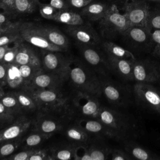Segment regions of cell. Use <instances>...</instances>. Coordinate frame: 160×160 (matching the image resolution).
Returning a JSON list of instances; mask_svg holds the SVG:
<instances>
[{"mask_svg":"<svg viewBox=\"0 0 160 160\" xmlns=\"http://www.w3.org/2000/svg\"><path fill=\"white\" fill-rule=\"evenodd\" d=\"M68 74L74 85L84 93L97 97L102 94L101 79L86 68L74 62L68 61L66 68Z\"/></svg>","mask_w":160,"mask_h":160,"instance_id":"6da1fadb","label":"cell"},{"mask_svg":"<svg viewBox=\"0 0 160 160\" xmlns=\"http://www.w3.org/2000/svg\"><path fill=\"white\" fill-rule=\"evenodd\" d=\"M121 37L124 47L132 53L152 52L155 46L151 31L147 26H130Z\"/></svg>","mask_w":160,"mask_h":160,"instance_id":"7a4b0ae2","label":"cell"},{"mask_svg":"<svg viewBox=\"0 0 160 160\" xmlns=\"http://www.w3.org/2000/svg\"><path fill=\"white\" fill-rule=\"evenodd\" d=\"M97 119L114 131L121 139L132 136L134 132L135 124L125 114L106 107H101Z\"/></svg>","mask_w":160,"mask_h":160,"instance_id":"3957f363","label":"cell"},{"mask_svg":"<svg viewBox=\"0 0 160 160\" xmlns=\"http://www.w3.org/2000/svg\"><path fill=\"white\" fill-rule=\"evenodd\" d=\"M130 26L125 14H120L111 6L99 22L101 36L110 41L121 36Z\"/></svg>","mask_w":160,"mask_h":160,"instance_id":"277c9868","label":"cell"},{"mask_svg":"<svg viewBox=\"0 0 160 160\" xmlns=\"http://www.w3.org/2000/svg\"><path fill=\"white\" fill-rule=\"evenodd\" d=\"M132 93L139 106L160 114V91L151 83L136 82Z\"/></svg>","mask_w":160,"mask_h":160,"instance_id":"5b68a950","label":"cell"},{"mask_svg":"<svg viewBox=\"0 0 160 160\" xmlns=\"http://www.w3.org/2000/svg\"><path fill=\"white\" fill-rule=\"evenodd\" d=\"M102 93L108 101L117 107H126L131 101V91L124 84L112 79L101 80Z\"/></svg>","mask_w":160,"mask_h":160,"instance_id":"8992f818","label":"cell"},{"mask_svg":"<svg viewBox=\"0 0 160 160\" xmlns=\"http://www.w3.org/2000/svg\"><path fill=\"white\" fill-rule=\"evenodd\" d=\"M159 64L149 58L136 59L133 64L134 81L148 83L160 81Z\"/></svg>","mask_w":160,"mask_h":160,"instance_id":"52a82bcc","label":"cell"},{"mask_svg":"<svg viewBox=\"0 0 160 160\" xmlns=\"http://www.w3.org/2000/svg\"><path fill=\"white\" fill-rule=\"evenodd\" d=\"M18 31L21 40L25 41L31 45L50 51H62L63 49L51 43L42 36L35 29L34 24L31 22L19 23Z\"/></svg>","mask_w":160,"mask_h":160,"instance_id":"ba28073f","label":"cell"},{"mask_svg":"<svg viewBox=\"0 0 160 160\" xmlns=\"http://www.w3.org/2000/svg\"><path fill=\"white\" fill-rule=\"evenodd\" d=\"M66 31L84 46H99L102 42L100 36L89 24L68 26Z\"/></svg>","mask_w":160,"mask_h":160,"instance_id":"9c48e42d","label":"cell"},{"mask_svg":"<svg viewBox=\"0 0 160 160\" xmlns=\"http://www.w3.org/2000/svg\"><path fill=\"white\" fill-rule=\"evenodd\" d=\"M98 46H85L82 48V55L86 62L95 68L97 71L102 76H108L111 72L107 56Z\"/></svg>","mask_w":160,"mask_h":160,"instance_id":"30bf717a","label":"cell"},{"mask_svg":"<svg viewBox=\"0 0 160 160\" xmlns=\"http://www.w3.org/2000/svg\"><path fill=\"white\" fill-rule=\"evenodd\" d=\"M150 10L148 5L142 0H135L125 6V16L131 26H146Z\"/></svg>","mask_w":160,"mask_h":160,"instance_id":"8fae6325","label":"cell"},{"mask_svg":"<svg viewBox=\"0 0 160 160\" xmlns=\"http://www.w3.org/2000/svg\"><path fill=\"white\" fill-rule=\"evenodd\" d=\"M2 10L11 18L32 13L36 8L35 0H0Z\"/></svg>","mask_w":160,"mask_h":160,"instance_id":"7c38bea8","label":"cell"},{"mask_svg":"<svg viewBox=\"0 0 160 160\" xmlns=\"http://www.w3.org/2000/svg\"><path fill=\"white\" fill-rule=\"evenodd\" d=\"M111 72L123 81H134L133 64L136 60L107 57Z\"/></svg>","mask_w":160,"mask_h":160,"instance_id":"4fadbf2b","label":"cell"},{"mask_svg":"<svg viewBox=\"0 0 160 160\" xmlns=\"http://www.w3.org/2000/svg\"><path fill=\"white\" fill-rule=\"evenodd\" d=\"M68 61L64 60L59 54L54 51H46L42 53V66L46 71L61 75H66V68Z\"/></svg>","mask_w":160,"mask_h":160,"instance_id":"5bb4252c","label":"cell"},{"mask_svg":"<svg viewBox=\"0 0 160 160\" xmlns=\"http://www.w3.org/2000/svg\"><path fill=\"white\" fill-rule=\"evenodd\" d=\"M38 72L26 84L29 89H54L58 87L60 82V76L59 74L51 73L44 74Z\"/></svg>","mask_w":160,"mask_h":160,"instance_id":"9a60e30c","label":"cell"},{"mask_svg":"<svg viewBox=\"0 0 160 160\" xmlns=\"http://www.w3.org/2000/svg\"><path fill=\"white\" fill-rule=\"evenodd\" d=\"M76 101L77 106L83 114L97 119L102 106L95 96L82 92L77 97Z\"/></svg>","mask_w":160,"mask_h":160,"instance_id":"2e32d148","label":"cell"},{"mask_svg":"<svg viewBox=\"0 0 160 160\" xmlns=\"http://www.w3.org/2000/svg\"><path fill=\"white\" fill-rule=\"evenodd\" d=\"M14 62L18 65H29L38 71H41L42 63L36 53L29 47L18 44Z\"/></svg>","mask_w":160,"mask_h":160,"instance_id":"e0dca14e","label":"cell"},{"mask_svg":"<svg viewBox=\"0 0 160 160\" xmlns=\"http://www.w3.org/2000/svg\"><path fill=\"white\" fill-rule=\"evenodd\" d=\"M79 126L86 132L100 134L118 141L121 140L120 138L114 131L99 119L81 121L79 122Z\"/></svg>","mask_w":160,"mask_h":160,"instance_id":"ac0fdd59","label":"cell"},{"mask_svg":"<svg viewBox=\"0 0 160 160\" xmlns=\"http://www.w3.org/2000/svg\"><path fill=\"white\" fill-rule=\"evenodd\" d=\"M36 30L51 43L65 49L68 48L69 41L67 38L58 29L48 26L34 24Z\"/></svg>","mask_w":160,"mask_h":160,"instance_id":"d6986e66","label":"cell"},{"mask_svg":"<svg viewBox=\"0 0 160 160\" xmlns=\"http://www.w3.org/2000/svg\"><path fill=\"white\" fill-rule=\"evenodd\" d=\"M100 46L107 57L128 59L131 60H135L136 59V56L132 52L124 47L116 44L112 41H102Z\"/></svg>","mask_w":160,"mask_h":160,"instance_id":"ffe728a7","label":"cell"},{"mask_svg":"<svg viewBox=\"0 0 160 160\" xmlns=\"http://www.w3.org/2000/svg\"><path fill=\"white\" fill-rule=\"evenodd\" d=\"M29 126L30 122L26 119H22L0 131V144L19 138L28 129Z\"/></svg>","mask_w":160,"mask_h":160,"instance_id":"44dd1931","label":"cell"},{"mask_svg":"<svg viewBox=\"0 0 160 160\" xmlns=\"http://www.w3.org/2000/svg\"><path fill=\"white\" fill-rule=\"evenodd\" d=\"M29 94L34 99L36 104H52L61 102V96L56 90L51 89H29Z\"/></svg>","mask_w":160,"mask_h":160,"instance_id":"7402d4cb","label":"cell"},{"mask_svg":"<svg viewBox=\"0 0 160 160\" xmlns=\"http://www.w3.org/2000/svg\"><path fill=\"white\" fill-rule=\"evenodd\" d=\"M124 149L129 153L134 159L160 160L159 156L132 141L125 142L124 144Z\"/></svg>","mask_w":160,"mask_h":160,"instance_id":"603a6c76","label":"cell"},{"mask_svg":"<svg viewBox=\"0 0 160 160\" xmlns=\"http://www.w3.org/2000/svg\"><path fill=\"white\" fill-rule=\"evenodd\" d=\"M109 7L101 2H91L82 8L81 15L91 21H99L106 14Z\"/></svg>","mask_w":160,"mask_h":160,"instance_id":"cb8c5ba5","label":"cell"},{"mask_svg":"<svg viewBox=\"0 0 160 160\" xmlns=\"http://www.w3.org/2000/svg\"><path fill=\"white\" fill-rule=\"evenodd\" d=\"M52 20L67 26H78L84 23V19L81 14L69 9L59 10Z\"/></svg>","mask_w":160,"mask_h":160,"instance_id":"d4e9b609","label":"cell"},{"mask_svg":"<svg viewBox=\"0 0 160 160\" xmlns=\"http://www.w3.org/2000/svg\"><path fill=\"white\" fill-rule=\"evenodd\" d=\"M6 68V82L9 86L16 88L22 85H26V82L21 75L18 64L15 62L14 64H12V62L7 64Z\"/></svg>","mask_w":160,"mask_h":160,"instance_id":"484cf974","label":"cell"},{"mask_svg":"<svg viewBox=\"0 0 160 160\" xmlns=\"http://www.w3.org/2000/svg\"><path fill=\"white\" fill-rule=\"evenodd\" d=\"M21 107L26 109H32L36 106V103L32 96L24 92H17L14 94Z\"/></svg>","mask_w":160,"mask_h":160,"instance_id":"4316f807","label":"cell"},{"mask_svg":"<svg viewBox=\"0 0 160 160\" xmlns=\"http://www.w3.org/2000/svg\"><path fill=\"white\" fill-rule=\"evenodd\" d=\"M111 151V148L99 146H93L88 150L91 160H104L108 159Z\"/></svg>","mask_w":160,"mask_h":160,"instance_id":"83f0119b","label":"cell"},{"mask_svg":"<svg viewBox=\"0 0 160 160\" xmlns=\"http://www.w3.org/2000/svg\"><path fill=\"white\" fill-rule=\"evenodd\" d=\"M68 137L74 141L84 142L88 139V135L85 131L81 127L79 128H71L67 130L66 132Z\"/></svg>","mask_w":160,"mask_h":160,"instance_id":"f1b7e54d","label":"cell"},{"mask_svg":"<svg viewBox=\"0 0 160 160\" xmlns=\"http://www.w3.org/2000/svg\"><path fill=\"white\" fill-rule=\"evenodd\" d=\"M21 40L18 28L17 29L0 34V46L8 45L11 42Z\"/></svg>","mask_w":160,"mask_h":160,"instance_id":"f546056e","label":"cell"},{"mask_svg":"<svg viewBox=\"0 0 160 160\" xmlns=\"http://www.w3.org/2000/svg\"><path fill=\"white\" fill-rule=\"evenodd\" d=\"M151 31L153 29H160V12H149L146 24Z\"/></svg>","mask_w":160,"mask_h":160,"instance_id":"4dcf8cb0","label":"cell"},{"mask_svg":"<svg viewBox=\"0 0 160 160\" xmlns=\"http://www.w3.org/2000/svg\"><path fill=\"white\" fill-rule=\"evenodd\" d=\"M39 12L41 15L45 19L52 20L57 12L59 11L49 4L39 3Z\"/></svg>","mask_w":160,"mask_h":160,"instance_id":"1f68e13d","label":"cell"},{"mask_svg":"<svg viewBox=\"0 0 160 160\" xmlns=\"http://www.w3.org/2000/svg\"><path fill=\"white\" fill-rule=\"evenodd\" d=\"M19 146V142H5L0 144V158L10 156Z\"/></svg>","mask_w":160,"mask_h":160,"instance_id":"d6a6232c","label":"cell"},{"mask_svg":"<svg viewBox=\"0 0 160 160\" xmlns=\"http://www.w3.org/2000/svg\"><path fill=\"white\" fill-rule=\"evenodd\" d=\"M58 128V124L50 119H45L41 121L39 126L40 131L44 134H48L56 131Z\"/></svg>","mask_w":160,"mask_h":160,"instance_id":"836d02e7","label":"cell"},{"mask_svg":"<svg viewBox=\"0 0 160 160\" xmlns=\"http://www.w3.org/2000/svg\"><path fill=\"white\" fill-rule=\"evenodd\" d=\"M19 69L21 73V76L24 79L26 84L28 82V81L35 75L38 72L41 71H38L36 69L33 68L29 65H19Z\"/></svg>","mask_w":160,"mask_h":160,"instance_id":"e575fe53","label":"cell"},{"mask_svg":"<svg viewBox=\"0 0 160 160\" xmlns=\"http://www.w3.org/2000/svg\"><path fill=\"white\" fill-rule=\"evenodd\" d=\"M111 159L112 160H132L133 158L124 149L119 148L111 149Z\"/></svg>","mask_w":160,"mask_h":160,"instance_id":"d590c367","label":"cell"},{"mask_svg":"<svg viewBox=\"0 0 160 160\" xmlns=\"http://www.w3.org/2000/svg\"><path fill=\"white\" fill-rule=\"evenodd\" d=\"M1 102L8 109L14 108L19 106L18 100L14 95L13 96L8 95V96H4L3 98H1Z\"/></svg>","mask_w":160,"mask_h":160,"instance_id":"8d00e7d4","label":"cell"},{"mask_svg":"<svg viewBox=\"0 0 160 160\" xmlns=\"http://www.w3.org/2000/svg\"><path fill=\"white\" fill-rule=\"evenodd\" d=\"M18 45L14 46L12 48H8V49L6 51L4 56L2 59V61L4 62V64H9L12 63V62H14L16 54L18 51Z\"/></svg>","mask_w":160,"mask_h":160,"instance_id":"74e56055","label":"cell"},{"mask_svg":"<svg viewBox=\"0 0 160 160\" xmlns=\"http://www.w3.org/2000/svg\"><path fill=\"white\" fill-rule=\"evenodd\" d=\"M56 158L61 159V160H68L71 159L72 158L74 159L73 157L74 151L72 149H62L59 150L56 153Z\"/></svg>","mask_w":160,"mask_h":160,"instance_id":"f35d334b","label":"cell"},{"mask_svg":"<svg viewBox=\"0 0 160 160\" xmlns=\"http://www.w3.org/2000/svg\"><path fill=\"white\" fill-rule=\"evenodd\" d=\"M42 139V136L38 134H33L29 136L26 139V144L28 146H35L38 145Z\"/></svg>","mask_w":160,"mask_h":160,"instance_id":"ab89813d","label":"cell"},{"mask_svg":"<svg viewBox=\"0 0 160 160\" xmlns=\"http://www.w3.org/2000/svg\"><path fill=\"white\" fill-rule=\"evenodd\" d=\"M34 151H22L15 154L14 155H11L10 157L5 158L8 159H12V160H28L30 156L33 153Z\"/></svg>","mask_w":160,"mask_h":160,"instance_id":"60d3db41","label":"cell"},{"mask_svg":"<svg viewBox=\"0 0 160 160\" xmlns=\"http://www.w3.org/2000/svg\"><path fill=\"white\" fill-rule=\"evenodd\" d=\"M69 7L75 8H83L89 3L92 2V0H67Z\"/></svg>","mask_w":160,"mask_h":160,"instance_id":"b9f144b4","label":"cell"},{"mask_svg":"<svg viewBox=\"0 0 160 160\" xmlns=\"http://www.w3.org/2000/svg\"><path fill=\"white\" fill-rule=\"evenodd\" d=\"M49 4L58 10L69 9L67 0H50Z\"/></svg>","mask_w":160,"mask_h":160,"instance_id":"7bdbcfd3","label":"cell"},{"mask_svg":"<svg viewBox=\"0 0 160 160\" xmlns=\"http://www.w3.org/2000/svg\"><path fill=\"white\" fill-rule=\"evenodd\" d=\"M20 22H14L11 24H0V34L17 29Z\"/></svg>","mask_w":160,"mask_h":160,"instance_id":"ee69618b","label":"cell"},{"mask_svg":"<svg viewBox=\"0 0 160 160\" xmlns=\"http://www.w3.org/2000/svg\"><path fill=\"white\" fill-rule=\"evenodd\" d=\"M48 159L44 151H34L33 153L30 156L28 160H42Z\"/></svg>","mask_w":160,"mask_h":160,"instance_id":"f6af8a7d","label":"cell"},{"mask_svg":"<svg viewBox=\"0 0 160 160\" xmlns=\"http://www.w3.org/2000/svg\"><path fill=\"white\" fill-rule=\"evenodd\" d=\"M11 17L4 12V11L0 12V24H11L14 22H11L10 18Z\"/></svg>","mask_w":160,"mask_h":160,"instance_id":"bcb514c9","label":"cell"},{"mask_svg":"<svg viewBox=\"0 0 160 160\" xmlns=\"http://www.w3.org/2000/svg\"><path fill=\"white\" fill-rule=\"evenodd\" d=\"M151 36L155 46L160 45V29L151 30Z\"/></svg>","mask_w":160,"mask_h":160,"instance_id":"7dc6e473","label":"cell"},{"mask_svg":"<svg viewBox=\"0 0 160 160\" xmlns=\"http://www.w3.org/2000/svg\"><path fill=\"white\" fill-rule=\"evenodd\" d=\"M7 68L6 64H0V83L6 81Z\"/></svg>","mask_w":160,"mask_h":160,"instance_id":"c3c4849f","label":"cell"},{"mask_svg":"<svg viewBox=\"0 0 160 160\" xmlns=\"http://www.w3.org/2000/svg\"><path fill=\"white\" fill-rule=\"evenodd\" d=\"M151 54L153 56L160 59V45H156L154 46Z\"/></svg>","mask_w":160,"mask_h":160,"instance_id":"681fc988","label":"cell"},{"mask_svg":"<svg viewBox=\"0 0 160 160\" xmlns=\"http://www.w3.org/2000/svg\"><path fill=\"white\" fill-rule=\"evenodd\" d=\"M9 47L8 45H5V46H0V61L1 60H2L4 54L6 52V51L8 49Z\"/></svg>","mask_w":160,"mask_h":160,"instance_id":"f907efd6","label":"cell"},{"mask_svg":"<svg viewBox=\"0 0 160 160\" xmlns=\"http://www.w3.org/2000/svg\"><path fill=\"white\" fill-rule=\"evenodd\" d=\"M6 109L8 108L5 107L1 102H0V115H4L8 114V112L7 111Z\"/></svg>","mask_w":160,"mask_h":160,"instance_id":"816d5d0a","label":"cell"},{"mask_svg":"<svg viewBox=\"0 0 160 160\" xmlns=\"http://www.w3.org/2000/svg\"><path fill=\"white\" fill-rule=\"evenodd\" d=\"M2 94H3V92H2V90H1V89L0 88V98H1L2 96H3V95H2Z\"/></svg>","mask_w":160,"mask_h":160,"instance_id":"f5cc1de1","label":"cell"},{"mask_svg":"<svg viewBox=\"0 0 160 160\" xmlns=\"http://www.w3.org/2000/svg\"><path fill=\"white\" fill-rule=\"evenodd\" d=\"M3 10H2V6H1V2H0V12H2Z\"/></svg>","mask_w":160,"mask_h":160,"instance_id":"db71d44e","label":"cell"},{"mask_svg":"<svg viewBox=\"0 0 160 160\" xmlns=\"http://www.w3.org/2000/svg\"><path fill=\"white\" fill-rule=\"evenodd\" d=\"M149 1H160V0H149Z\"/></svg>","mask_w":160,"mask_h":160,"instance_id":"11a10c76","label":"cell"},{"mask_svg":"<svg viewBox=\"0 0 160 160\" xmlns=\"http://www.w3.org/2000/svg\"><path fill=\"white\" fill-rule=\"evenodd\" d=\"M35 1H36V2H38V1H37V0H35Z\"/></svg>","mask_w":160,"mask_h":160,"instance_id":"9f6ffc18","label":"cell"},{"mask_svg":"<svg viewBox=\"0 0 160 160\" xmlns=\"http://www.w3.org/2000/svg\"><path fill=\"white\" fill-rule=\"evenodd\" d=\"M159 69H160V64H159Z\"/></svg>","mask_w":160,"mask_h":160,"instance_id":"6f0895ef","label":"cell"},{"mask_svg":"<svg viewBox=\"0 0 160 160\" xmlns=\"http://www.w3.org/2000/svg\"><path fill=\"white\" fill-rule=\"evenodd\" d=\"M0 116H1V115H0Z\"/></svg>","mask_w":160,"mask_h":160,"instance_id":"680465c9","label":"cell"}]
</instances>
